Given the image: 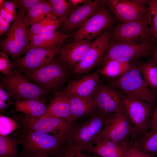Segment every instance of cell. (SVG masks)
<instances>
[{
    "mask_svg": "<svg viewBox=\"0 0 157 157\" xmlns=\"http://www.w3.org/2000/svg\"><path fill=\"white\" fill-rule=\"evenodd\" d=\"M15 18L10 13H8L5 19L8 22L11 24Z\"/></svg>",
    "mask_w": 157,
    "mask_h": 157,
    "instance_id": "ee69618b",
    "label": "cell"
},
{
    "mask_svg": "<svg viewBox=\"0 0 157 157\" xmlns=\"http://www.w3.org/2000/svg\"><path fill=\"white\" fill-rule=\"evenodd\" d=\"M11 98L10 93L6 91L3 86H0V110L1 113L3 112L11 104L10 99Z\"/></svg>",
    "mask_w": 157,
    "mask_h": 157,
    "instance_id": "8d00e7d4",
    "label": "cell"
},
{
    "mask_svg": "<svg viewBox=\"0 0 157 157\" xmlns=\"http://www.w3.org/2000/svg\"><path fill=\"white\" fill-rule=\"evenodd\" d=\"M133 143L140 151L156 156L157 155V128L150 129Z\"/></svg>",
    "mask_w": 157,
    "mask_h": 157,
    "instance_id": "4316f807",
    "label": "cell"
},
{
    "mask_svg": "<svg viewBox=\"0 0 157 157\" xmlns=\"http://www.w3.org/2000/svg\"><path fill=\"white\" fill-rule=\"evenodd\" d=\"M135 2L140 6H145L144 5L147 4H149V1L148 0H133Z\"/></svg>",
    "mask_w": 157,
    "mask_h": 157,
    "instance_id": "f6af8a7d",
    "label": "cell"
},
{
    "mask_svg": "<svg viewBox=\"0 0 157 157\" xmlns=\"http://www.w3.org/2000/svg\"><path fill=\"white\" fill-rule=\"evenodd\" d=\"M133 133L134 129L124 109L106 117L101 139L107 138L118 144L128 143L131 142Z\"/></svg>",
    "mask_w": 157,
    "mask_h": 157,
    "instance_id": "8fae6325",
    "label": "cell"
},
{
    "mask_svg": "<svg viewBox=\"0 0 157 157\" xmlns=\"http://www.w3.org/2000/svg\"><path fill=\"white\" fill-rule=\"evenodd\" d=\"M10 24L0 15V36H2L8 30Z\"/></svg>",
    "mask_w": 157,
    "mask_h": 157,
    "instance_id": "ab89813d",
    "label": "cell"
},
{
    "mask_svg": "<svg viewBox=\"0 0 157 157\" xmlns=\"http://www.w3.org/2000/svg\"><path fill=\"white\" fill-rule=\"evenodd\" d=\"M106 117L96 110L83 123L76 125L69 142L85 150L95 145L101 139Z\"/></svg>",
    "mask_w": 157,
    "mask_h": 157,
    "instance_id": "277c9868",
    "label": "cell"
},
{
    "mask_svg": "<svg viewBox=\"0 0 157 157\" xmlns=\"http://www.w3.org/2000/svg\"><path fill=\"white\" fill-rule=\"evenodd\" d=\"M18 6V4L17 0L7 1H4L2 5L1 6L4 8L8 13H11L15 19L17 14L16 9Z\"/></svg>",
    "mask_w": 157,
    "mask_h": 157,
    "instance_id": "74e56055",
    "label": "cell"
},
{
    "mask_svg": "<svg viewBox=\"0 0 157 157\" xmlns=\"http://www.w3.org/2000/svg\"><path fill=\"white\" fill-rule=\"evenodd\" d=\"M25 73L31 80L48 92L57 91L66 81L68 74L63 63L54 60L40 69Z\"/></svg>",
    "mask_w": 157,
    "mask_h": 157,
    "instance_id": "ba28073f",
    "label": "cell"
},
{
    "mask_svg": "<svg viewBox=\"0 0 157 157\" xmlns=\"http://www.w3.org/2000/svg\"><path fill=\"white\" fill-rule=\"evenodd\" d=\"M157 128V106L154 109L151 119L150 129Z\"/></svg>",
    "mask_w": 157,
    "mask_h": 157,
    "instance_id": "60d3db41",
    "label": "cell"
},
{
    "mask_svg": "<svg viewBox=\"0 0 157 157\" xmlns=\"http://www.w3.org/2000/svg\"><path fill=\"white\" fill-rule=\"evenodd\" d=\"M45 99H26L17 100L14 103L16 110L30 117L38 118L43 116L47 106Z\"/></svg>",
    "mask_w": 157,
    "mask_h": 157,
    "instance_id": "cb8c5ba5",
    "label": "cell"
},
{
    "mask_svg": "<svg viewBox=\"0 0 157 157\" xmlns=\"http://www.w3.org/2000/svg\"><path fill=\"white\" fill-rule=\"evenodd\" d=\"M17 119L33 130L61 136L69 140L76 125L72 120L55 117H30L25 115L17 116Z\"/></svg>",
    "mask_w": 157,
    "mask_h": 157,
    "instance_id": "30bf717a",
    "label": "cell"
},
{
    "mask_svg": "<svg viewBox=\"0 0 157 157\" xmlns=\"http://www.w3.org/2000/svg\"><path fill=\"white\" fill-rule=\"evenodd\" d=\"M103 1L122 23L140 20L151 22V15L148 8L140 5L133 0H106Z\"/></svg>",
    "mask_w": 157,
    "mask_h": 157,
    "instance_id": "4fadbf2b",
    "label": "cell"
},
{
    "mask_svg": "<svg viewBox=\"0 0 157 157\" xmlns=\"http://www.w3.org/2000/svg\"><path fill=\"white\" fill-rule=\"evenodd\" d=\"M104 65L100 72L103 75L110 77H119L126 73L131 64L109 60L104 61Z\"/></svg>",
    "mask_w": 157,
    "mask_h": 157,
    "instance_id": "f1b7e54d",
    "label": "cell"
},
{
    "mask_svg": "<svg viewBox=\"0 0 157 157\" xmlns=\"http://www.w3.org/2000/svg\"><path fill=\"white\" fill-rule=\"evenodd\" d=\"M51 14H54L49 2L42 0L27 11L24 20V25L26 27L31 26Z\"/></svg>",
    "mask_w": 157,
    "mask_h": 157,
    "instance_id": "484cf974",
    "label": "cell"
},
{
    "mask_svg": "<svg viewBox=\"0 0 157 157\" xmlns=\"http://www.w3.org/2000/svg\"><path fill=\"white\" fill-rule=\"evenodd\" d=\"M55 117L72 120L69 95L65 91L55 94L47 106L45 113L39 117ZM73 121V120H72Z\"/></svg>",
    "mask_w": 157,
    "mask_h": 157,
    "instance_id": "ffe728a7",
    "label": "cell"
},
{
    "mask_svg": "<svg viewBox=\"0 0 157 157\" xmlns=\"http://www.w3.org/2000/svg\"><path fill=\"white\" fill-rule=\"evenodd\" d=\"M68 95L70 100L71 117L73 121L89 116L96 111L93 100L74 94Z\"/></svg>",
    "mask_w": 157,
    "mask_h": 157,
    "instance_id": "603a6c76",
    "label": "cell"
},
{
    "mask_svg": "<svg viewBox=\"0 0 157 157\" xmlns=\"http://www.w3.org/2000/svg\"><path fill=\"white\" fill-rule=\"evenodd\" d=\"M20 8L28 11L31 8L41 1V0H17Z\"/></svg>",
    "mask_w": 157,
    "mask_h": 157,
    "instance_id": "f35d334b",
    "label": "cell"
},
{
    "mask_svg": "<svg viewBox=\"0 0 157 157\" xmlns=\"http://www.w3.org/2000/svg\"><path fill=\"white\" fill-rule=\"evenodd\" d=\"M93 101L97 110L106 117L125 109L123 92L105 85H98Z\"/></svg>",
    "mask_w": 157,
    "mask_h": 157,
    "instance_id": "5bb4252c",
    "label": "cell"
},
{
    "mask_svg": "<svg viewBox=\"0 0 157 157\" xmlns=\"http://www.w3.org/2000/svg\"><path fill=\"white\" fill-rule=\"evenodd\" d=\"M93 42L85 40H74L61 48L59 57L74 68L85 56Z\"/></svg>",
    "mask_w": 157,
    "mask_h": 157,
    "instance_id": "d6986e66",
    "label": "cell"
},
{
    "mask_svg": "<svg viewBox=\"0 0 157 157\" xmlns=\"http://www.w3.org/2000/svg\"><path fill=\"white\" fill-rule=\"evenodd\" d=\"M157 42L139 43L113 41L109 44L103 59L129 63L141 57L152 55Z\"/></svg>",
    "mask_w": 157,
    "mask_h": 157,
    "instance_id": "8992f818",
    "label": "cell"
},
{
    "mask_svg": "<svg viewBox=\"0 0 157 157\" xmlns=\"http://www.w3.org/2000/svg\"><path fill=\"white\" fill-rule=\"evenodd\" d=\"M109 38L108 33L106 32L94 41L92 46L85 57L73 68L74 74L87 72L99 63L109 46Z\"/></svg>",
    "mask_w": 157,
    "mask_h": 157,
    "instance_id": "2e32d148",
    "label": "cell"
},
{
    "mask_svg": "<svg viewBox=\"0 0 157 157\" xmlns=\"http://www.w3.org/2000/svg\"><path fill=\"white\" fill-rule=\"evenodd\" d=\"M25 11L20 8L5 38L1 42V51L13 58L19 57L26 50L29 43L27 28L24 23Z\"/></svg>",
    "mask_w": 157,
    "mask_h": 157,
    "instance_id": "52a82bcc",
    "label": "cell"
},
{
    "mask_svg": "<svg viewBox=\"0 0 157 157\" xmlns=\"http://www.w3.org/2000/svg\"><path fill=\"white\" fill-rule=\"evenodd\" d=\"M123 93L125 109L134 129L131 139L133 142L151 128L154 107L129 93Z\"/></svg>",
    "mask_w": 157,
    "mask_h": 157,
    "instance_id": "7a4b0ae2",
    "label": "cell"
},
{
    "mask_svg": "<svg viewBox=\"0 0 157 157\" xmlns=\"http://www.w3.org/2000/svg\"><path fill=\"white\" fill-rule=\"evenodd\" d=\"M104 4L103 0L89 1L72 10L63 22L62 28L66 32L79 28Z\"/></svg>",
    "mask_w": 157,
    "mask_h": 157,
    "instance_id": "e0dca14e",
    "label": "cell"
},
{
    "mask_svg": "<svg viewBox=\"0 0 157 157\" xmlns=\"http://www.w3.org/2000/svg\"><path fill=\"white\" fill-rule=\"evenodd\" d=\"M85 150L99 157H125L122 145L106 138L101 139L96 144Z\"/></svg>",
    "mask_w": 157,
    "mask_h": 157,
    "instance_id": "7402d4cb",
    "label": "cell"
},
{
    "mask_svg": "<svg viewBox=\"0 0 157 157\" xmlns=\"http://www.w3.org/2000/svg\"><path fill=\"white\" fill-rule=\"evenodd\" d=\"M53 14L58 18L66 17L72 11L69 2L64 0H49Z\"/></svg>",
    "mask_w": 157,
    "mask_h": 157,
    "instance_id": "1f68e13d",
    "label": "cell"
},
{
    "mask_svg": "<svg viewBox=\"0 0 157 157\" xmlns=\"http://www.w3.org/2000/svg\"><path fill=\"white\" fill-rule=\"evenodd\" d=\"M7 54L3 51L0 52V71L5 76L11 73L14 65Z\"/></svg>",
    "mask_w": 157,
    "mask_h": 157,
    "instance_id": "d590c367",
    "label": "cell"
},
{
    "mask_svg": "<svg viewBox=\"0 0 157 157\" xmlns=\"http://www.w3.org/2000/svg\"><path fill=\"white\" fill-rule=\"evenodd\" d=\"M4 2L3 0H0V6H2Z\"/></svg>",
    "mask_w": 157,
    "mask_h": 157,
    "instance_id": "7dc6e473",
    "label": "cell"
},
{
    "mask_svg": "<svg viewBox=\"0 0 157 157\" xmlns=\"http://www.w3.org/2000/svg\"><path fill=\"white\" fill-rule=\"evenodd\" d=\"M114 83L117 89L122 92L129 93L154 107L156 95L143 79L139 64H131L129 69L117 78Z\"/></svg>",
    "mask_w": 157,
    "mask_h": 157,
    "instance_id": "3957f363",
    "label": "cell"
},
{
    "mask_svg": "<svg viewBox=\"0 0 157 157\" xmlns=\"http://www.w3.org/2000/svg\"><path fill=\"white\" fill-rule=\"evenodd\" d=\"M139 66L147 85L154 92H157V65L151 59Z\"/></svg>",
    "mask_w": 157,
    "mask_h": 157,
    "instance_id": "83f0119b",
    "label": "cell"
},
{
    "mask_svg": "<svg viewBox=\"0 0 157 157\" xmlns=\"http://www.w3.org/2000/svg\"><path fill=\"white\" fill-rule=\"evenodd\" d=\"M22 131L18 140L22 150L19 157L44 153L49 155L58 153L69 140L61 136L33 130L20 122Z\"/></svg>",
    "mask_w": 157,
    "mask_h": 157,
    "instance_id": "6da1fadb",
    "label": "cell"
},
{
    "mask_svg": "<svg viewBox=\"0 0 157 157\" xmlns=\"http://www.w3.org/2000/svg\"><path fill=\"white\" fill-rule=\"evenodd\" d=\"M51 157H93V155L69 142L57 154Z\"/></svg>",
    "mask_w": 157,
    "mask_h": 157,
    "instance_id": "4dcf8cb0",
    "label": "cell"
},
{
    "mask_svg": "<svg viewBox=\"0 0 157 157\" xmlns=\"http://www.w3.org/2000/svg\"><path fill=\"white\" fill-rule=\"evenodd\" d=\"M151 22L135 21L122 23L113 29L111 36L114 41L139 43L157 42L152 32Z\"/></svg>",
    "mask_w": 157,
    "mask_h": 157,
    "instance_id": "9c48e42d",
    "label": "cell"
},
{
    "mask_svg": "<svg viewBox=\"0 0 157 157\" xmlns=\"http://www.w3.org/2000/svg\"><path fill=\"white\" fill-rule=\"evenodd\" d=\"M148 8L151 17V29L157 40V0L149 1Z\"/></svg>",
    "mask_w": 157,
    "mask_h": 157,
    "instance_id": "e575fe53",
    "label": "cell"
},
{
    "mask_svg": "<svg viewBox=\"0 0 157 157\" xmlns=\"http://www.w3.org/2000/svg\"><path fill=\"white\" fill-rule=\"evenodd\" d=\"M67 17L58 18L54 14H51L33 24L27 28L30 40L35 35L55 31Z\"/></svg>",
    "mask_w": 157,
    "mask_h": 157,
    "instance_id": "d4e9b609",
    "label": "cell"
},
{
    "mask_svg": "<svg viewBox=\"0 0 157 157\" xmlns=\"http://www.w3.org/2000/svg\"><path fill=\"white\" fill-rule=\"evenodd\" d=\"M61 48L60 47L31 48L16 61V64L20 71L25 72L38 69L52 62Z\"/></svg>",
    "mask_w": 157,
    "mask_h": 157,
    "instance_id": "9a60e30c",
    "label": "cell"
},
{
    "mask_svg": "<svg viewBox=\"0 0 157 157\" xmlns=\"http://www.w3.org/2000/svg\"><path fill=\"white\" fill-rule=\"evenodd\" d=\"M151 59L157 65V45L154 48L152 52Z\"/></svg>",
    "mask_w": 157,
    "mask_h": 157,
    "instance_id": "7bdbcfd3",
    "label": "cell"
},
{
    "mask_svg": "<svg viewBox=\"0 0 157 157\" xmlns=\"http://www.w3.org/2000/svg\"><path fill=\"white\" fill-rule=\"evenodd\" d=\"M0 84L10 93L11 98L17 100L47 99V91L23 76L18 69L12 70L9 74L5 76Z\"/></svg>",
    "mask_w": 157,
    "mask_h": 157,
    "instance_id": "5b68a950",
    "label": "cell"
},
{
    "mask_svg": "<svg viewBox=\"0 0 157 157\" xmlns=\"http://www.w3.org/2000/svg\"><path fill=\"white\" fill-rule=\"evenodd\" d=\"M71 35L54 31L39 34L30 40L26 50L34 47L55 48L60 46Z\"/></svg>",
    "mask_w": 157,
    "mask_h": 157,
    "instance_id": "44dd1931",
    "label": "cell"
},
{
    "mask_svg": "<svg viewBox=\"0 0 157 157\" xmlns=\"http://www.w3.org/2000/svg\"><path fill=\"white\" fill-rule=\"evenodd\" d=\"M35 157V156L34 155H30V156H24L22 157Z\"/></svg>",
    "mask_w": 157,
    "mask_h": 157,
    "instance_id": "c3c4849f",
    "label": "cell"
},
{
    "mask_svg": "<svg viewBox=\"0 0 157 157\" xmlns=\"http://www.w3.org/2000/svg\"><path fill=\"white\" fill-rule=\"evenodd\" d=\"M93 157H99L98 156H95V155H93Z\"/></svg>",
    "mask_w": 157,
    "mask_h": 157,
    "instance_id": "681fc988",
    "label": "cell"
},
{
    "mask_svg": "<svg viewBox=\"0 0 157 157\" xmlns=\"http://www.w3.org/2000/svg\"><path fill=\"white\" fill-rule=\"evenodd\" d=\"M18 139L9 135H0V157H19Z\"/></svg>",
    "mask_w": 157,
    "mask_h": 157,
    "instance_id": "f546056e",
    "label": "cell"
},
{
    "mask_svg": "<svg viewBox=\"0 0 157 157\" xmlns=\"http://www.w3.org/2000/svg\"><path fill=\"white\" fill-rule=\"evenodd\" d=\"M125 157H156V156L144 152L137 148L133 142L122 144Z\"/></svg>",
    "mask_w": 157,
    "mask_h": 157,
    "instance_id": "836d02e7",
    "label": "cell"
},
{
    "mask_svg": "<svg viewBox=\"0 0 157 157\" xmlns=\"http://www.w3.org/2000/svg\"><path fill=\"white\" fill-rule=\"evenodd\" d=\"M115 22L114 18L104 4L74 33V40H85L91 41Z\"/></svg>",
    "mask_w": 157,
    "mask_h": 157,
    "instance_id": "7c38bea8",
    "label": "cell"
},
{
    "mask_svg": "<svg viewBox=\"0 0 157 157\" xmlns=\"http://www.w3.org/2000/svg\"><path fill=\"white\" fill-rule=\"evenodd\" d=\"M19 127V125L15 120L0 114V135H8Z\"/></svg>",
    "mask_w": 157,
    "mask_h": 157,
    "instance_id": "d6a6232c",
    "label": "cell"
},
{
    "mask_svg": "<svg viewBox=\"0 0 157 157\" xmlns=\"http://www.w3.org/2000/svg\"><path fill=\"white\" fill-rule=\"evenodd\" d=\"M7 10L3 7H0V15L4 19L6 18L8 13Z\"/></svg>",
    "mask_w": 157,
    "mask_h": 157,
    "instance_id": "b9f144b4",
    "label": "cell"
},
{
    "mask_svg": "<svg viewBox=\"0 0 157 157\" xmlns=\"http://www.w3.org/2000/svg\"><path fill=\"white\" fill-rule=\"evenodd\" d=\"M47 154L44 153H40L34 155L35 157H49Z\"/></svg>",
    "mask_w": 157,
    "mask_h": 157,
    "instance_id": "bcb514c9",
    "label": "cell"
},
{
    "mask_svg": "<svg viewBox=\"0 0 157 157\" xmlns=\"http://www.w3.org/2000/svg\"><path fill=\"white\" fill-rule=\"evenodd\" d=\"M98 78L96 72L85 76L71 81L64 91L68 94L93 100L98 86Z\"/></svg>",
    "mask_w": 157,
    "mask_h": 157,
    "instance_id": "ac0fdd59",
    "label": "cell"
}]
</instances>
